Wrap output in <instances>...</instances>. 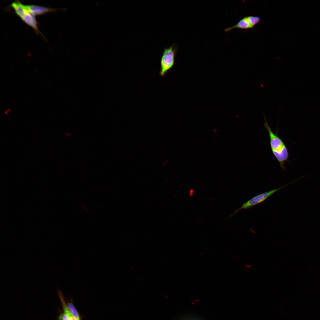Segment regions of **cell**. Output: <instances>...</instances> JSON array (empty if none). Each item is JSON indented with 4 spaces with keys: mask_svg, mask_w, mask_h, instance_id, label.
<instances>
[{
    "mask_svg": "<svg viewBox=\"0 0 320 320\" xmlns=\"http://www.w3.org/2000/svg\"><path fill=\"white\" fill-rule=\"evenodd\" d=\"M177 51V45L175 44L164 48L160 60L159 74L161 76H165L173 66Z\"/></svg>",
    "mask_w": 320,
    "mask_h": 320,
    "instance_id": "3",
    "label": "cell"
},
{
    "mask_svg": "<svg viewBox=\"0 0 320 320\" xmlns=\"http://www.w3.org/2000/svg\"><path fill=\"white\" fill-rule=\"evenodd\" d=\"M290 184L289 183L284 185L276 189L263 193L253 197L246 202L244 203L241 207L232 214L229 217L228 219L233 216L236 213L242 209H247L254 206L257 205L262 202L274 193Z\"/></svg>",
    "mask_w": 320,
    "mask_h": 320,
    "instance_id": "4",
    "label": "cell"
},
{
    "mask_svg": "<svg viewBox=\"0 0 320 320\" xmlns=\"http://www.w3.org/2000/svg\"><path fill=\"white\" fill-rule=\"evenodd\" d=\"M57 320H69V318L68 315L63 311L60 313Z\"/></svg>",
    "mask_w": 320,
    "mask_h": 320,
    "instance_id": "8",
    "label": "cell"
},
{
    "mask_svg": "<svg viewBox=\"0 0 320 320\" xmlns=\"http://www.w3.org/2000/svg\"><path fill=\"white\" fill-rule=\"evenodd\" d=\"M69 318V320H79L72 316H70Z\"/></svg>",
    "mask_w": 320,
    "mask_h": 320,
    "instance_id": "10",
    "label": "cell"
},
{
    "mask_svg": "<svg viewBox=\"0 0 320 320\" xmlns=\"http://www.w3.org/2000/svg\"><path fill=\"white\" fill-rule=\"evenodd\" d=\"M30 12L34 15H39L50 12H55L57 11L55 9L36 5H26Z\"/></svg>",
    "mask_w": 320,
    "mask_h": 320,
    "instance_id": "6",
    "label": "cell"
},
{
    "mask_svg": "<svg viewBox=\"0 0 320 320\" xmlns=\"http://www.w3.org/2000/svg\"><path fill=\"white\" fill-rule=\"evenodd\" d=\"M66 304L72 316L79 320H81V316L72 301L71 300L68 301Z\"/></svg>",
    "mask_w": 320,
    "mask_h": 320,
    "instance_id": "7",
    "label": "cell"
},
{
    "mask_svg": "<svg viewBox=\"0 0 320 320\" xmlns=\"http://www.w3.org/2000/svg\"><path fill=\"white\" fill-rule=\"evenodd\" d=\"M11 6L16 14L24 23L32 28L36 33L42 35L38 28V23L35 16L30 12L26 5L17 0L13 2Z\"/></svg>",
    "mask_w": 320,
    "mask_h": 320,
    "instance_id": "2",
    "label": "cell"
},
{
    "mask_svg": "<svg viewBox=\"0 0 320 320\" xmlns=\"http://www.w3.org/2000/svg\"><path fill=\"white\" fill-rule=\"evenodd\" d=\"M263 114L265 120L263 124L269 135L271 151L279 162L282 170H284L285 168L284 164L289 156L287 149L281 138L271 129L267 122L264 112Z\"/></svg>",
    "mask_w": 320,
    "mask_h": 320,
    "instance_id": "1",
    "label": "cell"
},
{
    "mask_svg": "<svg viewBox=\"0 0 320 320\" xmlns=\"http://www.w3.org/2000/svg\"><path fill=\"white\" fill-rule=\"evenodd\" d=\"M178 320H200L194 316H186L183 317Z\"/></svg>",
    "mask_w": 320,
    "mask_h": 320,
    "instance_id": "9",
    "label": "cell"
},
{
    "mask_svg": "<svg viewBox=\"0 0 320 320\" xmlns=\"http://www.w3.org/2000/svg\"><path fill=\"white\" fill-rule=\"evenodd\" d=\"M260 17L258 16L252 15L245 16L236 24L226 28L224 31L227 32L236 28L244 30L252 29L260 21Z\"/></svg>",
    "mask_w": 320,
    "mask_h": 320,
    "instance_id": "5",
    "label": "cell"
}]
</instances>
